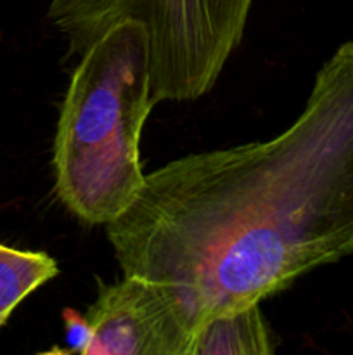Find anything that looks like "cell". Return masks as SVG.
Masks as SVG:
<instances>
[{"label":"cell","instance_id":"6da1fadb","mask_svg":"<svg viewBox=\"0 0 353 355\" xmlns=\"http://www.w3.org/2000/svg\"><path fill=\"white\" fill-rule=\"evenodd\" d=\"M106 236L121 272L172 286L194 329L353 255V42L282 134L166 163Z\"/></svg>","mask_w":353,"mask_h":355},{"label":"cell","instance_id":"7a4b0ae2","mask_svg":"<svg viewBox=\"0 0 353 355\" xmlns=\"http://www.w3.org/2000/svg\"><path fill=\"white\" fill-rule=\"evenodd\" d=\"M156 106L145 30L125 21L93 42L73 71L54 141L55 193L90 225L130 208L145 175L141 134Z\"/></svg>","mask_w":353,"mask_h":355},{"label":"cell","instance_id":"3957f363","mask_svg":"<svg viewBox=\"0 0 353 355\" xmlns=\"http://www.w3.org/2000/svg\"><path fill=\"white\" fill-rule=\"evenodd\" d=\"M253 0H52L48 17L69 45L87 49L132 21L147 35L154 103L196 101L220 78L244 37Z\"/></svg>","mask_w":353,"mask_h":355},{"label":"cell","instance_id":"277c9868","mask_svg":"<svg viewBox=\"0 0 353 355\" xmlns=\"http://www.w3.org/2000/svg\"><path fill=\"white\" fill-rule=\"evenodd\" d=\"M83 355H187L189 309L168 284L127 276L99 290L85 315Z\"/></svg>","mask_w":353,"mask_h":355},{"label":"cell","instance_id":"5b68a950","mask_svg":"<svg viewBox=\"0 0 353 355\" xmlns=\"http://www.w3.org/2000/svg\"><path fill=\"white\" fill-rule=\"evenodd\" d=\"M272 335L260 304L206 319L194 329L187 355H270Z\"/></svg>","mask_w":353,"mask_h":355},{"label":"cell","instance_id":"8992f818","mask_svg":"<svg viewBox=\"0 0 353 355\" xmlns=\"http://www.w3.org/2000/svg\"><path fill=\"white\" fill-rule=\"evenodd\" d=\"M57 272V263L47 253L0 245V328L28 295Z\"/></svg>","mask_w":353,"mask_h":355}]
</instances>
